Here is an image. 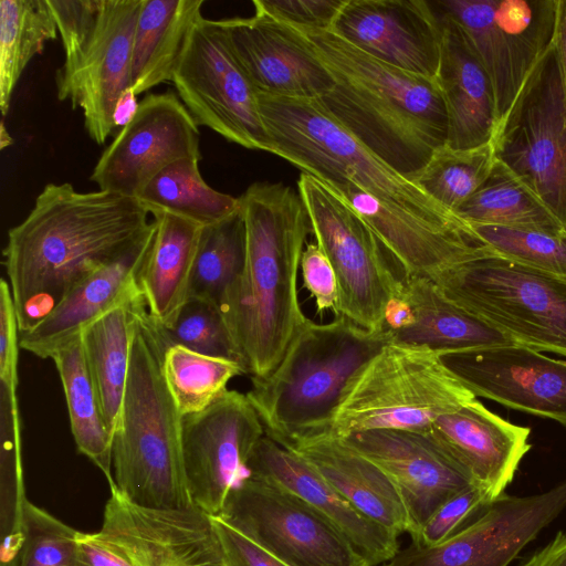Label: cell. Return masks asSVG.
<instances>
[{
  "instance_id": "cell-1",
  "label": "cell",
  "mask_w": 566,
  "mask_h": 566,
  "mask_svg": "<svg viewBox=\"0 0 566 566\" xmlns=\"http://www.w3.org/2000/svg\"><path fill=\"white\" fill-rule=\"evenodd\" d=\"M148 214L135 197L48 184L27 218L8 231L2 251L19 332L32 328L77 283L133 248L151 226Z\"/></svg>"
},
{
  "instance_id": "cell-2",
  "label": "cell",
  "mask_w": 566,
  "mask_h": 566,
  "mask_svg": "<svg viewBox=\"0 0 566 566\" xmlns=\"http://www.w3.org/2000/svg\"><path fill=\"white\" fill-rule=\"evenodd\" d=\"M239 198L245 261L220 310L244 373L264 378L308 319L298 301L297 274L312 230L297 188L254 182Z\"/></svg>"
},
{
  "instance_id": "cell-3",
  "label": "cell",
  "mask_w": 566,
  "mask_h": 566,
  "mask_svg": "<svg viewBox=\"0 0 566 566\" xmlns=\"http://www.w3.org/2000/svg\"><path fill=\"white\" fill-rule=\"evenodd\" d=\"M296 29L333 80L317 102L390 167L409 178L447 144L448 113L436 77L375 59L332 30Z\"/></svg>"
},
{
  "instance_id": "cell-4",
  "label": "cell",
  "mask_w": 566,
  "mask_h": 566,
  "mask_svg": "<svg viewBox=\"0 0 566 566\" xmlns=\"http://www.w3.org/2000/svg\"><path fill=\"white\" fill-rule=\"evenodd\" d=\"M163 354L144 304L133 334L128 376L113 434V488L140 506L190 509L195 505L182 461V417L163 375Z\"/></svg>"
},
{
  "instance_id": "cell-5",
  "label": "cell",
  "mask_w": 566,
  "mask_h": 566,
  "mask_svg": "<svg viewBox=\"0 0 566 566\" xmlns=\"http://www.w3.org/2000/svg\"><path fill=\"white\" fill-rule=\"evenodd\" d=\"M343 316L329 323L310 318L268 377L251 378L245 394L265 434L284 448L327 432L332 413L350 377L386 343Z\"/></svg>"
},
{
  "instance_id": "cell-6",
  "label": "cell",
  "mask_w": 566,
  "mask_h": 566,
  "mask_svg": "<svg viewBox=\"0 0 566 566\" xmlns=\"http://www.w3.org/2000/svg\"><path fill=\"white\" fill-rule=\"evenodd\" d=\"M270 153L325 184L348 181L384 206L441 227L468 223L336 122L317 102L258 93Z\"/></svg>"
},
{
  "instance_id": "cell-7",
  "label": "cell",
  "mask_w": 566,
  "mask_h": 566,
  "mask_svg": "<svg viewBox=\"0 0 566 566\" xmlns=\"http://www.w3.org/2000/svg\"><path fill=\"white\" fill-rule=\"evenodd\" d=\"M474 398L437 352L390 340L347 381L327 432L338 439L382 429L426 433Z\"/></svg>"
},
{
  "instance_id": "cell-8",
  "label": "cell",
  "mask_w": 566,
  "mask_h": 566,
  "mask_svg": "<svg viewBox=\"0 0 566 566\" xmlns=\"http://www.w3.org/2000/svg\"><path fill=\"white\" fill-rule=\"evenodd\" d=\"M297 190L312 233L336 274L343 316L368 332L384 331L385 313L403 297L408 275L371 228L334 189L302 172Z\"/></svg>"
},
{
  "instance_id": "cell-9",
  "label": "cell",
  "mask_w": 566,
  "mask_h": 566,
  "mask_svg": "<svg viewBox=\"0 0 566 566\" xmlns=\"http://www.w3.org/2000/svg\"><path fill=\"white\" fill-rule=\"evenodd\" d=\"M433 282L516 344L566 356V279L491 254L454 265Z\"/></svg>"
},
{
  "instance_id": "cell-10",
  "label": "cell",
  "mask_w": 566,
  "mask_h": 566,
  "mask_svg": "<svg viewBox=\"0 0 566 566\" xmlns=\"http://www.w3.org/2000/svg\"><path fill=\"white\" fill-rule=\"evenodd\" d=\"M491 143L496 160L566 226V91L554 44L528 75Z\"/></svg>"
},
{
  "instance_id": "cell-11",
  "label": "cell",
  "mask_w": 566,
  "mask_h": 566,
  "mask_svg": "<svg viewBox=\"0 0 566 566\" xmlns=\"http://www.w3.org/2000/svg\"><path fill=\"white\" fill-rule=\"evenodd\" d=\"M172 83L198 125L244 148L270 153L258 92L233 53L222 20L201 17L192 25Z\"/></svg>"
},
{
  "instance_id": "cell-12",
  "label": "cell",
  "mask_w": 566,
  "mask_h": 566,
  "mask_svg": "<svg viewBox=\"0 0 566 566\" xmlns=\"http://www.w3.org/2000/svg\"><path fill=\"white\" fill-rule=\"evenodd\" d=\"M467 34L494 88L499 123L553 46L558 0H434Z\"/></svg>"
},
{
  "instance_id": "cell-13",
  "label": "cell",
  "mask_w": 566,
  "mask_h": 566,
  "mask_svg": "<svg viewBox=\"0 0 566 566\" xmlns=\"http://www.w3.org/2000/svg\"><path fill=\"white\" fill-rule=\"evenodd\" d=\"M219 517L287 566H369L325 516L261 478L243 479Z\"/></svg>"
},
{
  "instance_id": "cell-14",
  "label": "cell",
  "mask_w": 566,
  "mask_h": 566,
  "mask_svg": "<svg viewBox=\"0 0 566 566\" xmlns=\"http://www.w3.org/2000/svg\"><path fill=\"white\" fill-rule=\"evenodd\" d=\"M265 434L245 394L227 390L203 411L182 418L187 488L196 507L219 516L230 492L249 475V460Z\"/></svg>"
},
{
  "instance_id": "cell-15",
  "label": "cell",
  "mask_w": 566,
  "mask_h": 566,
  "mask_svg": "<svg viewBox=\"0 0 566 566\" xmlns=\"http://www.w3.org/2000/svg\"><path fill=\"white\" fill-rule=\"evenodd\" d=\"M142 0H105L99 23L86 44L64 59L55 76L60 101L80 108L87 135L102 145L114 132V115L132 88L135 27Z\"/></svg>"
},
{
  "instance_id": "cell-16",
  "label": "cell",
  "mask_w": 566,
  "mask_h": 566,
  "mask_svg": "<svg viewBox=\"0 0 566 566\" xmlns=\"http://www.w3.org/2000/svg\"><path fill=\"white\" fill-rule=\"evenodd\" d=\"M200 160L198 124L174 92L146 95L99 156L90 180L98 190L137 197L168 165Z\"/></svg>"
},
{
  "instance_id": "cell-17",
  "label": "cell",
  "mask_w": 566,
  "mask_h": 566,
  "mask_svg": "<svg viewBox=\"0 0 566 566\" xmlns=\"http://www.w3.org/2000/svg\"><path fill=\"white\" fill-rule=\"evenodd\" d=\"M566 509V480L527 496L502 494L440 544H411L380 566H509Z\"/></svg>"
},
{
  "instance_id": "cell-18",
  "label": "cell",
  "mask_w": 566,
  "mask_h": 566,
  "mask_svg": "<svg viewBox=\"0 0 566 566\" xmlns=\"http://www.w3.org/2000/svg\"><path fill=\"white\" fill-rule=\"evenodd\" d=\"M109 490L99 533L134 566H227L212 517L198 507L150 509Z\"/></svg>"
},
{
  "instance_id": "cell-19",
  "label": "cell",
  "mask_w": 566,
  "mask_h": 566,
  "mask_svg": "<svg viewBox=\"0 0 566 566\" xmlns=\"http://www.w3.org/2000/svg\"><path fill=\"white\" fill-rule=\"evenodd\" d=\"M439 355L475 397L566 428V360L520 344Z\"/></svg>"
},
{
  "instance_id": "cell-20",
  "label": "cell",
  "mask_w": 566,
  "mask_h": 566,
  "mask_svg": "<svg viewBox=\"0 0 566 566\" xmlns=\"http://www.w3.org/2000/svg\"><path fill=\"white\" fill-rule=\"evenodd\" d=\"M332 31L387 64L437 75L441 25L427 0H346Z\"/></svg>"
},
{
  "instance_id": "cell-21",
  "label": "cell",
  "mask_w": 566,
  "mask_h": 566,
  "mask_svg": "<svg viewBox=\"0 0 566 566\" xmlns=\"http://www.w3.org/2000/svg\"><path fill=\"white\" fill-rule=\"evenodd\" d=\"M235 57L258 93L317 99L331 74L296 28L264 13L222 20Z\"/></svg>"
},
{
  "instance_id": "cell-22",
  "label": "cell",
  "mask_w": 566,
  "mask_h": 566,
  "mask_svg": "<svg viewBox=\"0 0 566 566\" xmlns=\"http://www.w3.org/2000/svg\"><path fill=\"white\" fill-rule=\"evenodd\" d=\"M340 440L377 464L392 481L409 514L410 535L446 501L473 484L427 433L382 429Z\"/></svg>"
},
{
  "instance_id": "cell-23",
  "label": "cell",
  "mask_w": 566,
  "mask_h": 566,
  "mask_svg": "<svg viewBox=\"0 0 566 566\" xmlns=\"http://www.w3.org/2000/svg\"><path fill=\"white\" fill-rule=\"evenodd\" d=\"M426 433L490 503L504 494L531 449L528 427L509 422L476 398L437 418Z\"/></svg>"
},
{
  "instance_id": "cell-24",
  "label": "cell",
  "mask_w": 566,
  "mask_h": 566,
  "mask_svg": "<svg viewBox=\"0 0 566 566\" xmlns=\"http://www.w3.org/2000/svg\"><path fill=\"white\" fill-rule=\"evenodd\" d=\"M248 471L293 493L325 516L369 566L386 563L400 549L397 534L363 515L304 458L269 436L256 444Z\"/></svg>"
},
{
  "instance_id": "cell-25",
  "label": "cell",
  "mask_w": 566,
  "mask_h": 566,
  "mask_svg": "<svg viewBox=\"0 0 566 566\" xmlns=\"http://www.w3.org/2000/svg\"><path fill=\"white\" fill-rule=\"evenodd\" d=\"M156 233H147L119 258L77 283L36 325L19 335L20 348L43 359L75 338L91 323L119 306L143 300L138 276Z\"/></svg>"
},
{
  "instance_id": "cell-26",
  "label": "cell",
  "mask_w": 566,
  "mask_h": 566,
  "mask_svg": "<svg viewBox=\"0 0 566 566\" xmlns=\"http://www.w3.org/2000/svg\"><path fill=\"white\" fill-rule=\"evenodd\" d=\"M433 11L441 25L436 80L448 113L447 145L468 149L491 143L499 126L492 81L461 27Z\"/></svg>"
},
{
  "instance_id": "cell-27",
  "label": "cell",
  "mask_w": 566,
  "mask_h": 566,
  "mask_svg": "<svg viewBox=\"0 0 566 566\" xmlns=\"http://www.w3.org/2000/svg\"><path fill=\"white\" fill-rule=\"evenodd\" d=\"M286 449L304 458L363 515L398 536L411 533L408 511L389 476L340 439L322 432Z\"/></svg>"
},
{
  "instance_id": "cell-28",
  "label": "cell",
  "mask_w": 566,
  "mask_h": 566,
  "mask_svg": "<svg viewBox=\"0 0 566 566\" xmlns=\"http://www.w3.org/2000/svg\"><path fill=\"white\" fill-rule=\"evenodd\" d=\"M156 233L138 276L149 319L168 326L189 298L202 226L163 211L153 212Z\"/></svg>"
},
{
  "instance_id": "cell-29",
  "label": "cell",
  "mask_w": 566,
  "mask_h": 566,
  "mask_svg": "<svg viewBox=\"0 0 566 566\" xmlns=\"http://www.w3.org/2000/svg\"><path fill=\"white\" fill-rule=\"evenodd\" d=\"M412 319L394 342L424 346L438 354L516 344L489 322L449 300L427 277L408 276L405 290Z\"/></svg>"
},
{
  "instance_id": "cell-30",
  "label": "cell",
  "mask_w": 566,
  "mask_h": 566,
  "mask_svg": "<svg viewBox=\"0 0 566 566\" xmlns=\"http://www.w3.org/2000/svg\"><path fill=\"white\" fill-rule=\"evenodd\" d=\"M205 0H142L132 56V91L137 96L172 82L192 25Z\"/></svg>"
},
{
  "instance_id": "cell-31",
  "label": "cell",
  "mask_w": 566,
  "mask_h": 566,
  "mask_svg": "<svg viewBox=\"0 0 566 566\" xmlns=\"http://www.w3.org/2000/svg\"><path fill=\"white\" fill-rule=\"evenodd\" d=\"M143 300L119 306L81 332L85 361L114 434L126 387L133 334Z\"/></svg>"
},
{
  "instance_id": "cell-32",
  "label": "cell",
  "mask_w": 566,
  "mask_h": 566,
  "mask_svg": "<svg viewBox=\"0 0 566 566\" xmlns=\"http://www.w3.org/2000/svg\"><path fill=\"white\" fill-rule=\"evenodd\" d=\"M64 390L71 431L78 452L87 457L115 485L112 465L113 432L108 428L91 378L81 334L51 356Z\"/></svg>"
},
{
  "instance_id": "cell-33",
  "label": "cell",
  "mask_w": 566,
  "mask_h": 566,
  "mask_svg": "<svg viewBox=\"0 0 566 566\" xmlns=\"http://www.w3.org/2000/svg\"><path fill=\"white\" fill-rule=\"evenodd\" d=\"M454 214L469 224L566 233V226L542 199L499 160L482 186Z\"/></svg>"
},
{
  "instance_id": "cell-34",
  "label": "cell",
  "mask_w": 566,
  "mask_h": 566,
  "mask_svg": "<svg viewBox=\"0 0 566 566\" xmlns=\"http://www.w3.org/2000/svg\"><path fill=\"white\" fill-rule=\"evenodd\" d=\"M149 213L168 212L202 227L240 208V198L217 191L202 178L199 159L184 158L158 172L136 197Z\"/></svg>"
},
{
  "instance_id": "cell-35",
  "label": "cell",
  "mask_w": 566,
  "mask_h": 566,
  "mask_svg": "<svg viewBox=\"0 0 566 566\" xmlns=\"http://www.w3.org/2000/svg\"><path fill=\"white\" fill-rule=\"evenodd\" d=\"M57 32L46 0L0 1V111L3 117L25 66L42 53Z\"/></svg>"
},
{
  "instance_id": "cell-36",
  "label": "cell",
  "mask_w": 566,
  "mask_h": 566,
  "mask_svg": "<svg viewBox=\"0 0 566 566\" xmlns=\"http://www.w3.org/2000/svg\"><path fill=\"white\" fill-rule=\"evenodd\" d=\"M245 261V224L240 208L223 220L202 228L189 297L222 304Z\"/></svg>"
},
{
  "instance_id": "cell-37",
  "label": "cell",
  "mask_w": 566,
  "mask_h": 566,
  "mask_svg": "<svg viewBox=\"0 0 566 566\" xmlns=\"http://www.w3.org/2000/svg\"><path fill=\"white\" fill-rule=\"evenodd\" d=\"M161 368L182 418L207 409L228 390L232 378L245 374L234 360L202 355L181 346L164 352Z\"/></svg>"
},
{
  "instance_id": "cell-38",
  "label": "cell",
  "mask_w": 566,
  "mask_h": 566,
  "mask_svg": "<svg viewBox=\"0 0 566 566\" xmlns=\"http://www.w3.org/2000/svg\"><path fill=\"white\" fill-rule=\"evenodd\" d=\"M496 161L492 143L468 149L444 144L409 179L454 213L486 180Z\"/></svg>"
},
{
  "instance_id": "cell-39",
  "label": "cell",
  "mask_w": 566,
  "mask_h": 566,
  "mask_svg": "<svg viewBox=\"0 0 566 566\" xmlns=\"http://www.w3.org/2000/svg\"><path fill=\"white\" fill-rule=\"evenodd\" d=\"M18 386L0 382L1 531L2 544L20 546L25 536V506L21 462V426Z\"/></svg>"
},
{
  "instance_id": "cell-40",
  "label": "cell",
  "mask_w": 566,
  "mask_h": 566,
  "mask_svg": "<svg viewBox=\"0 0 566 566\" xmlns=\"http://www.w3.org/2000/svg\"><path fill=\"white\" fill-rule=\"evenodd\" d=\"M148 322L164 352L171 346H181L240 364L224 316L219 306L209 301L189 297L168 326H158L149 317Z\"/></svg>"
},
{
  "instance_id": "cell-41",
  "label": "cell",
  "mask_w": 566,
  "mask_h": 566,
  "mask_svg": "<svg viewBox=\"0 0 566 566\" xmlns=\"http://www.w3.org/2000/svg\"><path fill=\"white\" fill-rule=\"evenodd\" d=\"M473 230L505 259L566 279V233L470 224Z\"/></svg>"
},
{
  "instance_id": "cell-42",
  "label": "cell",
  "mask_w": 566,
  "mask_h": 566,
  "mask_svg": "<svg viewBox=\"0 0 566 566\" xmlns=\"http://www.w3.org/2000/svg\"><path fill=\"white\" fill-rule=\"evenodd\" d=\"M24 524L25 539L17 566H63L77 531L29 501Z\"/></svg>"
},
{
  "instance_id": "cell-43",
  "label": "cell",
  "mask_w": 566,
  "mask_h": 566,
  "mask_svg": "<svg viewBox=\"0 0 566 566\" xmlns=\"http://www.w3.org/2000/svg\"><path fill=\"white\" fill-rule=\"evenodd\" d=\"M490 502L482 491L471 484L446 501L411 536V545L434 546L468 525Z\"/></svg>"
},
{
  "instance_id": "cell-44",
  "label": "cell",
  "mask_w": 566,
  "mask_h": 566,
  "mask_svg": "<svg viewBox=\"0 0 566 566\" xmlns=\"http://www.w3.org/2000/svg\"><path fill=\"white\" fill-rule=\"evenodd\" d=\"M346 0H254V12L308 30H332Z\"/></svg>"
},
{
  "instance_id": "cell-45",
  "label": "cell",
  "mask_w": 566,
  "mask_h": 566,
  "mask_svg": "<svg viewBox=\"0 0 566 566\" xmlns=\"http://www.w3.org/2000/svg\"><path fill=\"white\" fill-rule=\"evenodd\" d=\"M300 270L306 290L315 301L316 312H336L338 287L335 271L327 256L317 243H307L302 258Z\"/></svg>"
},
{
  "instance_id": "cell-46",
  "label": "cell",
  "mask_w": 566,
  "mask_h": 566,
  "mask_svg": "<svg viewBox=\"0 0 566 566\" xmlns=\"http://www.w3.org/2000/svg\"><path fill=\"white\" fill-rule=\"evenodd\" d=\"M212 522L227 566H287L221 517L213 516Z\"/></svg>"
},
{
  "instance_id": "cell-47",
  "label": "cell",
  "mask_w": 566,
  "mask_h": 566,
  "mask_svg": "<svg viewBox=\"0 0 566 566\" xmlns=\"http://www.w3.org/2000/svg\"><path fill=\"white\" fill-rule=\"evenodd\" d=\"M19 326L8 281H0V380L18 386Z\"/></svg>"
},
{
  "instance_id": "cell-48",
  "label": "cell",
  "mask_w": 566,
  "mask_h": 566,
  "mask_svg": "<svg viewBox=\"0 0 566 566\" xmlns=\"http://www.w3.org/2000/svg\"><path fill=\"white\" fill-rule=\"evenodd\" d=\"M63 566H134L127 555L99 532H76L73 551Z\"/></svg>"
},
{
  "instance_id": "cell-49",
  "label": "cell",
  "mask_w": 566,
  "mask_h": 566,
  "mask_svg": "<svg viewBox=\"0 0 566 566\" xmlns=\"http://www.w3.org/2000/svg\"><path fill=\"white\" fill-rule=\"evenodd\" d=\"M518 566H566V531L558 532L549 543L533 552Z\"/></svg>"
},
{
  "instance_id": "cell-50",
  "label": "cell",
  "mask_w": 566,
  "mask_h": 566,
  "mask_svg": "<svg viewBox=\"0 0 566 566\" xmlns=\"http://www.w3.org/2000/svg\"><path fill=\"white\" fill-rule=\"evenodd\" d=\"M554 48L566 91V0H558Z\"/></svg>"
},
{
  "instance_id": "cell-51",
  "label": "cell",
  "mask_w": 566,
  "mask_h": 566,
  "mask_svg": "<svg viewBox=\"0 0 566 566\" xmlns=\"http://www.w3.org/2000/svg\"><path fill=\"white\" fill-rule=\"evenodd\" d=\"M137 106L138 103H136V95L130 88L122 96L116 106L114 115L115 127H123L132 118Z\"/></svg>"
}]
</instances>
